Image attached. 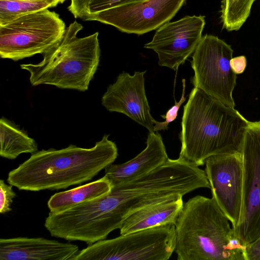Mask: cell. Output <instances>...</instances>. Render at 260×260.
I'll return each mask as SVG.
<instances>
[{"label":"cell","instance_id":"obj_8","mask_svg":"<svg viewBox=\"0 0 260 260\" xmlns=\"http://www.w3.org/2000/svg\"><path fill=\"white\" fill-rule=\"evenodd\" d=\"M241 154L243 159L242 208L236 235L245 246L260 238V121L249 122Z\"/></svg>","mask_w":260,"mask_h":260},{"label":"cell","instance_id":"obj_6","mask_svg":"<svg viewBox=\"0 0 260 260\" xmlns=\"http://www.w3.org/2000/svg\"><path fill=\"white\" fill-rule=\"evenodd\" d=\"M176 244L174 224L101 240L79 251L74 260H168Z\"/></svg>","mask_w":260,"mask_h":260},{"label":"cell","instance_id":"obj_2","mask_svg":"<svg viewBox=\"0 0 260 260\" xmlns=\"http://www.w3.org/2000/svg\"><path fill=\"white\" fill-rule=\"evenodd\" d=\"M249 122L234 108L194 87L184 106L179 156L199 167L210 156L241 152Z\"/></svg>","mask_w":260,"mask_h":260},{"label":"cell","instance_id":"obj_11","mask_svg":"<svg viewBox=\"0 0 260 260\" xmlns=\"http://www.w3.org/2000/svg\"><path fill=\"white\" fill-rule=\"evenodd\" d=\"M205 16H186L168 22L157 29L144 47L157 54L158 64L176 71L194 52L202 37Z\"/></svg>","mask_w":260,"mask_h":260},{"label":"cell","instance_id":"obj_7","mask_svg":"<svg viewBox=\"0 0 260 260\" xmlns=\"http://www.w3.org/2000/svg\"><path fill=\"white\" fill-rule=\"evenodd\" d=\"M233 53L231 46L224 41L206 34L202 36L191 61L194 87L231 108L235 106L233 91L237 79L230 65Z\"/></svg>","mask_w":260,"mask_h":260},{"label":"cell","instance_id":"obj_15","mask_svg":"<svg viewBox=\"0 0 260 260\" xmlns=\"http://www.w3.org/2000/svg\"><path fill=\"white\" fill-rule=\"evenodd\" d=\"M183 196H179L143 207L128 216L120 229V234L169 224H175L182 209Z\"/></svg>","mask_w":260,"mask_h":260},{"label":"cell","instance_id":"obj_4","mask_svg":"<svg viewBox=\"0 0 260 260\" xmlns=\"http://www.w3.org/2000/svg\"><path fill=\"white\" fill-rule=\"evenodd\" d=\"M83 26L77 21L66 28L61 40L44 53L37 63L22 64L32 86L46 84L85 91L98 69L101 50L96 32L77 37Z\"/></svg>","mask_w":260,"mask_h":260},{"label":"cell","instance_id":"obj_13","mask_svg":"<svg viewBox=\"0 0 260 260\" xmlns=\"http://www.w3.org/2000/svg\"><path fill=\"white\" fill-rule=\"evenodd\" d=\"M77 245L42 237L0 239V260H74Z\"/></svg>","mask_w":260,"mask_h":260},{"label":"cell","instance_id":"obj_9","mask_svg":"<svg viewBox=\"0 0 260 260\" xmlns=\"http://www.w3.org/2000/svg\"><path fill=\"white\" fill-rule=\"evenodd\" d=\"M205 165L212 198L234 229L238 224L242 208L243 171L241 152L213 155L206 159Z\"/></svg>","mask_w":260,"mask_h":260},{"label":"cell","instance_id":"obj_16","mask_svg":"<svg viewBox=\"0 0 260 260\" xmlns=\"http://www.w3.org/2000/svg\"><path fill=\"white\" fill-rule=\"evenodd\" d=\"M112 184L108 178L103 177L68 190L55 193L47 202L50 212H58L108 193Z\"/></svg>","mask_w":260,"mask_h":260},{"label":"cell","instance_id":"obj_17","mask_svg":"<svg viewBox=\"0 0 260 260\" xmlns=\"http://www.w3.org/2000/svg\"><path fill=\"white\" fill-rule=\"evenodd\" d=\"M38 144L14 123L2 117L0 119V155L14 159L22 153L33 154Z\"/></svg>","mask_w":260,"mask_h":260},{"label":"cell","instance_id":"obj_18","mask_svg":"<svg viewBox=\"0 0 260 260\" xmlns=\"http://www.w3.org/2000/svg\"><path fill=\"white\" fill-rule=\"evenodd\" d=\"M255 0H222L221 18L228 31L239 30L249 16Z\"/></svg>","mask_w":260,"mask_h":260},{"label":"cell","instance_id":"obj_19","mask_svg":"<svg viewBox=\"0 0 260 260\" xmlns=\"http://www.w3.org/2000/svg\"><path fill=\"white\" fill-rule=\"evenodd\" d=\"M146 0H71L68 7L75 18L84 21L89 19L96 14L108 9Z\"/></svg>","mask_w":260,"mask_h":260},{"label":"cell","instance_id":"obj_24","mask_svg":"<svg viewBox=\"0 0 260 260\" xmlns=\"http://www.w3.org/2000/svg\"><path fill=\"white\" fill-rule=\"evenodd\" d=\"M31 2H46L53 4L56 6L59 4H62L66 0H22Z\"/></svg>","mask_w":260,"mask_h":260},{"label":"cell","instance_id":"obj_21","mask_svg":"<svg viewBox=\"0 0 260 260\" xmlns=\"http://www.w3.org/2000/svg\"><path fill=\"white\" fill-rule=\"evenodd\" d=\"M182 95L178 102H175V105L169 109L165 115H161V116L165 119V121L159 122L156 120L154 121V132H157L160 130L167 129L168 125L170 123L174 121L178 115V112L179 108L181 105L186 100L185 97V79H183L182 81Z\"/></svg>","mask_w":260,"mask_h":260},{"label":"cell","instance_id":"obj_23","mask_svg":"<svg viewBox=\"0 0 260 260\" xmlns=\"http://www.w3.org/2000/svg\"><path fill=\"white\" fill-rule=\"evenodd\" d=\"M246 58L243 55L232 58L230 61L231 68L236 74L243 73L246 68Z\"/></svg>","mask_w":260,"mask_h":260},{"label":"cell","instance_id":"obj_20","mask_svg":"<svg viewBox=\"0 0 260 260\" xmlns=\"http://www.w3.org/2000/svg\"><path fill=\"white\" fill-rule=\"evenodd\" d=\"M54 7L53 4L46 2L0 0V26L26 14Z\"/></svg>","mask_w":260,"mask_h":260},{"label":"cell","instance_id":"obj_3","mask_svg":"<svg viewBox=\"0 0 260 260\" xmlns=\"http://www.w3.org/2000/svg\"><path fill=\"white\" fill-rule=\"evenodd\" d=\"M213 198L194 196L175 224L178 260H246V246Z\"/></svg>","mask_w":260,"mask_h":260},{"label":"cell","instance_id":"obj_12","mask_svg":"<svg viewBox=\"0 0 260 260\" xmlns=\"http://www.w3.org/2000/svg\"><path fill=\"white\" fill-rule=\"evenodd\" d=\"M145 73L146 71H136L133 75L125 72L120 73L103 94L102 104L108 111L122 113L153 133L155 119L150 114L146 95Z\"/></svg>","mask_w":260,"mask_h":260},{"label":"cell","instance_id":"obj_10","mask_svg":"<svg viewBox=\"0 0 260 260\" xmlns=\"http://www.w3.org/2000/svg\"><path fill=\"white\" fill-rule=\"evenodd\" d=\"M186 0H146L101 12L89 21H98L122 32L142 35L169 22Z\"/></svg>","mask_w":260,"mask_h":260},{"label":"cell","instance_id":"obj_14","mask_svg":"<svg viewBox=\"0 0 260 260\" xmlns=\"http://www.w3.org/2000/svg\"><path fill=\"white\" fill-rule=\"evenodd\" d=\"M161 135L149 132L146 148L136 156L120 164H110L105 169V175L112 186L134 180L151 173L169 159Z\"/></svg>","mask_w":260,"mask_h":260},{"label":"cell","instance_id":"obj_1","mask_svg":"<svg viewBox=\"0 0 260 260\" xmlns=\"http://www.w3.org/2000/svg\"><path fill=\"white\" fill-rule=\"evenodd\" d=\"M117 156L116 144L105 135L91 148L72 144L58 150L38 151L10 171L7 180L19 190L65 189L91 180Z\"/></svg>","mask_w":260,"mask_h":260},{"label":"cell","instance_id":"obj_22","mask_svg":"<svg viewBox=\"0 0 260 260\" xmlns=\"http://www.w3.org/2000/svg\"><path fill=\"white\" fill-rule=\"evenodd\" d=\"M13 185L7 184L3 179L0 180V213L5 214L12 210L11 205L16 197Z\"/></svg>","mask_w":260,"mask_h":260},{"label":"cell","instance_id":"obj_5","mask_svg":"<svg viewBox=\"0 0 260 260\" xmlns=\"http://www.w3.org/2000/svg\"><path fill=\"white\" fill-rule=\"evenodd\" d=\"M66 28L59 15L48 9L22 16L0 26V56L17 61L43 54L61 40Z\"/></svg>","mask_w":260,"mask_h":260}]
</instances>
